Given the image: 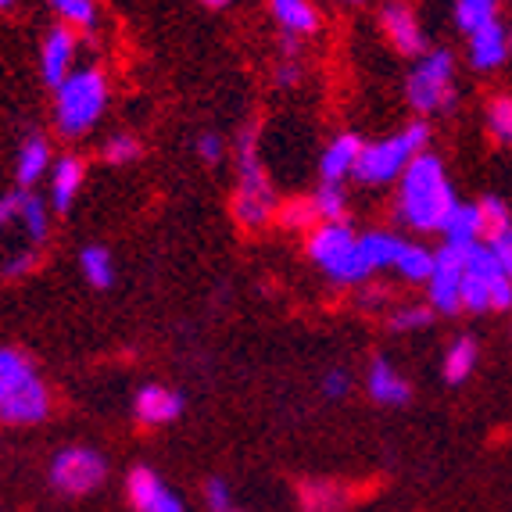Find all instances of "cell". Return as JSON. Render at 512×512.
Returning <instances> with one entry per match:
<instances>
[{
	"label": "cell",
	"mask_w": 512,
	"mask_h": 512,
	"mask_svg": "<svg viewBox=\"0 0 512 512\" xmlns=\"http://www.w3.org/2000/svg\"><path fill=\"white\" fill-rule=\"evenodd\" d=\"M79 187H83V162L79 158H58L54 165V176H51V201L58 212H69L72 201H76Z\"/></svg>",
	"instance_id": "cell-19"
},
{
	"label": "cell",
	"mask_w": 512,
	"mask_h": 512,
	"mask_svg": "<svg viewBox=\"0 0 512 512\" xmlns=\"http://www.w3.org/2000/svg\"><path fill=\"white\" fill-rule=\"evenodd\" d=\"M462 273H466V251L444 244L441 251H434V276H430V305L444 316L459 312L462 305Z\"/></svg>",
	"instance_id": "cell-10"
},
{
	"label": "cell",
	"mask_w": 512,
	"mask_h": 512,
	"mask_svg": "<svg viewBox=\"0 0 512 512\" xmlns=\"http://www.w3.org/2000/svg\"><path fill=\"white\" fill-rule=\"evenodd\" d=\"M51 412L47 384L36 376L33 362L15 348H0V419L15 427L43 423Z\"/></svg>",
	"instance_id": "cell-2"
},
{
	"label": "cell",
	"mask_w": 512,
	"mask_h": 512,
	"mask_svg": "<svg viewBox=\"0 0 512 512\" xmlns=\"http://www.w3.org/2000/svg\"><path fill=\"white\" fill-rule=\"evenodd\" d=\"M505 54H509V36H505V29L498 26V18L470 33V61H473V69H480V72L498 69V65L505 61Z\"/></svg>",
	"instance_id": "cell-16"
},
{
	"label": "cell",
	"mask_w": 512,
	"mask_h": 512,
	"mask_svg": "<svg viewBox=\"0 0 512 512\" xmlns=\"http://www.w3.org/2000/svg\"><path fill=\"white\" fill-rule=\"evenodd\" d=\"M133 412H137V419L147 423V427H165V423L183 416V394L169 391V387H162V384H147L137 391Z\"/></svg>",
	"instance_id": "cell-13"
},
{
	"label": "cell",
	"mask_w": 512,
	"mask_h": 512,
	"mask_svg": "<svg viewBox=\"0 0 512 512\" xmlns=\"http://www.w3.org/2000/svg\"><path fill=\"white\" fill-rule=\"evenodd\" d=\"M359 248H362V255H366L369 269H394V265H398V258H402L405 240L394 237V233L376 230V233L359 237Z\"/></svg>",
	"instance_id": "cell-21"
},
{
	"label": "cell",
	"mask_w": 512,
	"mask_h": 512,
	"mask_svg": "<svg viewBox=\"0 0 512 512\" xmlns=\"http://www.w3.org/2000/svg\"><path fill=\"white\" fill-rule=\"evenodd\" d=\"M423 326H430V308L423 305H409V308H398L391 316V330H423Z\"/></svg>",
	"instance_id": "cell-33"
},
{
	"label": "cell",
	"mask_w": 512,
	"mask_h": 512,
	"mask_svg": "<svg viewBox=\"0 0 512 512\" xmlns=\"http://www.w3.org/2000/svg\"><path fill=\"white\" fill-rule=\"evenodd\" d=\"M477 208H480V219H484L487 237H495V233H502L505 226H512V212H509V205H505L502 197H484Z\"/></svg>",
	"instance_id": "cell-30"
},
{
	"label": "cell",
	"mask_w": 512,
	"mask_h": 512,
	"mask_svg": "<svg viewBox=\"0 0 512 512\" xmlns=\"http://www.w3.org/2000/svg\"><path fill=\"white\" fill-rule=\"evenodd\" d=\"M380 22H384V33L391 36V43L402 54H427V36L419 29V18L409 4L391 0L384 8V15H380Z\"/></svg>",
	"instance_id": "cell-12"
},
{
	"label": "cell",
	"mask_w": 512,
	"mask_h": 512,
	"mask_svg": "<svg viewBox=\"0 0 512 512\" xmlns=\"http://www.w3.org/2000/svg\"><path fill=\"white\" fill-rule=\"evenodd\" d=\"M298 76H301L298 65H283V69L276 72V79H280V86H294V83H298Z\"/></svg>",
	"instance_id": "cell-41"
},
{
	"label": "cell",
	"mask_w": 512,
	"mask_h": 512,
	"mask_svg": "<svg viewBox=\"0 0 512 512\" xmlns=\"http://www.w3.org/2000/svg\"><path fill=\"white\" fill-rule=\"evenodd\" d=\"M36 269V251H18V255H11L8 262L0 265V273L8 276V280H22V276H29Z\"/></svg>",
	"instance_id": "cell-37"
},
{
	"label": "cell",
	"mask_w": 512,
	"mask_h": 512,
	"mask_svg": "<svg viewBox=\"0 0 512 512\" xmlns=\"http://www.w3.org/2000/svg\"><path fill=\"white\" fill-rule=\"evenodd\" d=\"M487 248L495 251L498 265H502L505 276L512 280V226H505V230L495 233V237H487Z\"/></svg>",
	"instance_id": "cell-36"
},
{
	"label": "cell",
	"mask_w": 512,
	"mask_h": 512,
	"mask_svg": "<svg viewBox=\"0 0 512 512\" xmlns=\"http://www.w3.org/2000/svg\"><path fill=\"white\" fill-rule=\"evenodd\" d=\"M126 491H129V502H133L137 512H183L180 495L169 491L165 480L154 470H147V466H137V470L129 473Z\"/></svg>",
	"instance_id": "cell-11"
},
{
	"label": "cell",
	"mask_w": 512,
	"mask_h": 512,
	"mask_svg": "<svg viewBox=\"0 0 512 512\" xmlns=\"http://www.w3.org/2000/svg\"><path fill=\"white\" fill-rule=\"evenodd\" d=\"M430 129L423 122H412L402 133L380 140V144H366L359 154V165H355V180L366 183V187H380V183L402 180V172L412 165L416 154H423V144H427Z\"/></svg>",
	"instance_id": "cell-4"
},
{
	"label": "cell",
	"mask_w": 512,
	"mask_h": 512,
	"mask_svg": "<svg viewBox=\"0 0 512 512\" xmlns=\"http://www.w3.org/2000/svg\"><path fill=\"white\" fill-rule=\"evenodd\" d=\"M455 190L444 176V165L437 154H416L412 165L402 172L398 190V219L419 233L444 230L448 215L455 212Z\"/></svg>",
	"instance_id": "cell-1"
},
{
	"label": "cell",
	"mask_w": 512,
	"mask_h": 512,
	"mask_svg": "<svg viewBox=\"0 0 512 512\" xmlns=\"http://www.w3.org/2000/svg\"><path fill=\"white\" fill-rule=\"evenodd\" d=\"M455 58L452 51H430L419 61L405 86V97L416 111H448L455 104V86H452Z\"/></svg>",
	"instance_id": "cell-8"
},
{
	"label": "cell",
	"mask_w": 512,
	"mask_h": 512,
	"mask_svg": "<svg viewBox=\"0 0 512 512\" xmlns=\"http://www.w3.org/2000/svg\"><path fill=\"white\" fill-rule=\"evenodd\" d=\"M316 205H312V197L308 201H294V205L283 208V226H291V230H305V226H316Z\"/></svg>",
	"instance_id": "cell-34"
},
{
	"label": "cell",
	"mask_w": 512,
	"mask_h": 512,
	"mask_svg": "<svg viewBox=\"0 0 512 512\" xmlns=\"http://www.w3.org/2000/svg\"><path fill=\"white\" fill-rule=\"evenodd\" d=\"M312 205H316V215L323 222H344V212H348L341 183H323L316 190V197H312Z\"/></svg>",
	"instance_id": "cell-28"
},
{
	"label": "cell",
	"mask_w": 512,
	"mask_h": 512,
	"mask_svg": "<svg viewBox=\"0 0 512 512\" xmlns=\"http://www.w3.org/2000/svg\"><path fill=\"white\" fill-rule=\"evenodd\" d=\"M222 151H226V140L219 137V133H205V137L197 140V154L205 158V162H222Z\"/></svg>",
	"instance_id": "cell-38"
},
{
	"label": "cell",
	"mask_w": 512,
	"mask_h": 512,
	"mask_svg": "<svg viewBox=\"0 0 512 512\" xmlns=\"http://www.w3.org/2000/svg\"><path fill=\"white\" fill-rule=\"evenodd\" d=\"M205 505H208L212 512H230V509H233L230 484H226V480H219V477L208 480V487H205Z\"/></svg>",
	"instance_id": "cell-35"
},
{
	"label": "cell",
	"mask_w": 512,
	"mask_h": 512,
	"mask_svg": "<svg viewBox=\"0 0 512 512\" xmlns=\"http://www.w3.org/2000/svg\"><path fill=\"white\" fill-rule=\"evenodd\" d=\"M473 369H477V341L473 337L452 341V348L444 355V380L448 384H462V380H470Z\"/></svg>",
	"instance_id": "cell-23"
},
{
	"label": "cell",
	"mask_w": 512,
	"mask_h": 512,
	"mask_svg": "<svg viewBox=\"0 0 512 512\" xmlns=\"http://www.w3.org/2000/svg\"><path fill=\"white\" fill-rule=\"evenodd\" d=\"M444 237L452 248H470L484 237V219H480V208L477 205H455V212L448 215L444 222Z\"/></svg>",
	"instance_id": "cell-20"
},
{
	"label": "cell",
	"mask_w": 512,
	"mask_h": 512,
	"mask_svg": "<svg viewBox=\"0 0 512 512\" xmlns=\"http://www.w3.org/2000/svg\"><path fill=\"white\" fill-rule=\"evenodd\" d=\"M47 169H51V147H47V140H43L40 133H33V137L22 144V151H18V183H22V187H33Z\"/></svg>",
	"instance_id": "cell-22"
},
{
	"label": "cell",
	"mask_w": 512,
	"mask_h": 512,
	"mask_svg": "<svg viewBox=\"0 0 512 512\" xmlns=\"http://www.w3.org/2000/svg\"><path fill=\"white\" fill-rule=\"evenodd\" d=\"M72 54H76V36L69 29H54L47 40H43V54H40V69L43 79L58 90L72 72Z\"/></svg>",
	"instance_id": "cell-14"
},
{
	"label": "cell",
	"mask_w": 512,
	"mask_h": 512,
	"mask_svg": "<svg viewBox=\"0 0 512 512\" xmlns=\"http://www.w3.org/2000/svg\"><path fill=\"white\" fill-rule=\"evenodd\" d=\"M18 222L26 226L29 240L47 237V205L33 194H18Z\"/></svg>",
	"instance_id": "cell-27"
},
{
	"label": "cell",
	"mask_w": 512,
	"mask_h": 512,
	"mask_svg": "<svg viewBox=\"0 0 512 512\" xmlns=\"http://www.w3.org/2000/svg\"><path fill=\"white\" fill-rule=\"evenodd\" d=\"M348 387H351V380H348V373H344V369H330V373L323 376V394H326V398H344V394H348Z\"/></svg>",
	"instance_id": "cell-39"
},
{
	"label": "cell",
	"mask_w": 512,
	"mask_h": 512,
	"mask_svg": "<svg viewBox=\"0 0 512 512\" xmlns=\"http://www.w3.org/2000/svg\"><path fill=\"white\" fill-rule=\"evenodd\" d=\"M348 4H362V0H348Z\"/></svg>",
	"instance_id": "cell-44"
},
{
	"label": "cell",
	"mask_w": 512,
	"mask_h": 512,
	"mask_svg": "<svg viewBox=\"0 0 512 512\" xmlns=\"http://www.w3.org/2000/svg\"><path fill=\"white\" fill-rule=\"evenodd\" d=\"M394 273H402L405 280H412V283L430 280V276H434V251L423 248V244H409V240H405L402 258H398V265H394Z\"/></svg>",
	"instance_id": "cell-25"
},
{
	"label": "cell",
	"mask_w": 512,
	"mask_h": 512,
	"mask_svg": "<svg viewBox=\"0 0 512 512\" xmlns=\"http://www.w3.org/2000/svg\"><path fill=\"white\" fill-rule=\"evenodd\" d=\"M140 158V140L137 137H111L104 144V162L111 165H126V162H137Z\"/></svg>",
	"instance_id": "cell-32"
},
{
	"label": "cell",
	"mask_w": 512,
	"mask_h": 512,
	"mask_svg": "<svg viewBox=\"0 0 512 512\" xmlns=\"http://www.w3.org/2000/svg\"><path fill=\"white\" fill-rule=\"evenodd\" d=\"M108 104V83L104 72L79 69L69 72V79L54 90V122L65 137H79L86 129H94Z\"/></svg>",
	"instance_id": "cell-3"
},
{
	"label": "cell",
	"mask_w": 512,
	"mask_h": 512,
	"mask_svg": "<svg viewBox=\"0 0 512 512\" xmlns=\"http://www.w3.org/2000/svg\"><path fill=\"white\" fill-rule=\"evenodd\" d=\"M201 4H208V8H226L230 0H201Z\"/></svg>",
	"instance_id": "cell-42"
},
{
	"label": "cell",
	"mask_w": 512,
	"mask_h": 512,
	"mask_svg": "<svg viewBox=\"0 0 512 512\" xmlns=\"http://www.w3.org/2000/svg\"><path fill=\"white\" fill-rule=\"evenodd\" d=\"M11 219H18V194L0 197V230H4Z\"/></svg>",
	"instance_id": "cell-40"
},
{
	"label": "cell",
	"mask_w": 512,
	"mask_h": 512,
	"mask_svg": "<svg viewBox=\"0 0 512 512\" xmlns=\"http://www.w3.org/2000/svg\"><path fill=\"white\" fill-rule=\"evenodd\" d=\"M362 147L366 144H362V137H355V133H341V137L333 140L323 151V162H319L323 183H344V176H351L355 165H359Z\"/></svg>",
	"instance_id": "cell-17"
},
{
	"label": "cell",
	"mask_w": 512,
	"mask_h": 512,
	"mask_svg": "<svg viewBox=\"0 0 512 512\" xmlns=\"http://www.w3.org/2000/svg\"><path fill=\"white\" fill-rule=\"evenodd\" d=\"M466 251V273H462V305L470 312H487V308H512V280L498 265L495 251L487 244H470Z\"/></svg>",
	"instance_id": "cell-6"
},
{
	"label": "cell",
	"mask_w": 512,
	"mask_h": 512,
	"mask_svg": "<svg viewBox=\"0 0 512 512\" xmlns=\"http://www.w3.org/2000/svg\"><path fill=\"white\" fill-rule=\"evenodd\" d=\"M11 4H15V0H0V8H11Z\"/></svg>",
	"instance_id": "cell-43"
},
{
	"label": "cell",
	"mask_w": 512,
	"mask_h": 512,
	"mask_svg": "<svg viewBox=\"0 0 512 512\" xmlns=\"http://www.w3.org/2000/svg\"><path fill=\"white\" fill-rule=\"evenodd\" d=\"M308 258L330 276L333 283H362L369 269L366 255L359 248V237L344 222H326L308 237Z\"/></svg>",
	"instance_id": "cell-5"
},
{
	"label": "cell",
	"mask_w": 512,
	"mask_h": 512,
	"mask_svg": "<svg viewBox=\"0 0 512 512\" xmlns=\"http://www.w3.org/2000/svg\"><path fill=\"white\" fill-rule=\"evenodd\" d=\"M487 122L502 144H512V97H495L487 108Z\"/></svg>",
	"instance_id": "cell-31"
},
{
	"label": "cell",
	"mask_w": 512,
	"mask_h": 512,
	"mask_svg": "<svg viewBox=\"0 0 512 512\" xmlns=\"http://www.w3.org/2000/svg\"><path fill=\"white\" fill-rule=\"evenodd\" d=\"M108 477V462L94 448H65L51 462V484L61 495H90Z\"/></svg>",
	"instance_id": "cell-9"
},
{
	"label": "cell",
	"mask_w": 512,
	"mask_h": 512,
	"mask_svg": "<svg viewBox=\"0 0 512 512\" xmlns=\"http://www.w3.org/2000/svg\"><path fill=\"white\" fill-rule=\"evenodd\" d=\"M269 8L287 36H312L319 29V11L308 0H269Z\"/></svg>",
	"instance_id": "cell-18"
},
{
	"label": "cell",
	"mask_w": 512,
	"mask_h": 512,
	"mask_svg": "<svg viewBox=\"0 0 512 512\" xmlns=\"http://www.w3.org/2000/svg\"><path fill=\"white\" fill-rule=\"evenodd\" d=\"M79 269H83L86 283H94L97 291H104V287L115 283V262H111V255L101 244H90V248L79 251Z\"/></svg>",
	"instance_id": "cell-24"
},
{
	"label": "cell",
	"mask_w": 512,
	"mask_h": 512,
	"mask_svg": "<svg viewBox=\"0 0 512 512\" xmlns=\"http://www.w3.org/2000/svg\"><path fill=\"white\" fill-rule=\"evenodd\" d=\"M366 387H369V398L380 405H405L409 402V380H405L398 369L391 366L387 359H373L369 366V376H366Z\"/></svg>",
	"instance_id": "cell-15"
},
{
	"label": "cell",
	"mask_w": 512,
	"mask_h": 512,
	"mask_svg": "<svg viewBox=\"0 0 512 512\" xmlns=\"http://www.w3.org/2000/svg\"><path fill=\"white\" fill-rule=\"evenodd\" d=\"M54 11H58L65 22L72 26H83V29H94L97 22V4L94 0H47Z\"/></svg>",
	"instance_id": "cell-29"
},
{
	"label": "cell",
	"mask_w": 512,
	"mask_h": 512,
	"mask_svg": "<svg viewBox=\"0 0 512 512\" xmlns=\"http://www.w3.org/2000/svg\"><path fill=\"white\" fill-rule=\"evenodd\" d=\"M495 8L498 0H455V22H459V29L473 33V29L495 22Z\"/></svg>",
	"instance_id": "cell-26"
},
{
	"label": "cell",
	"mask_w": 512,
	"mask_h": 512,
	"mask_svg": "<svg viewBox=\"0 0 512 512\" xmlns=\"http://www.w3.org/2000/svg\"><path fill=\"white\" fill-rule=\"evenodd\" d=\"M230 512H237V509H230Z\"/></svg>",
	"instance_id": "cell-45"
},
{
	"label": "cell",
	"mask_w": 512,
	"mask_h": 512,
	"mask_svg": "<svg viewBox=\"0 0 512 512\" xmlns=\"http://www.w3.org/2000/svg\"><path fill=\"white\" fill-rule=\"evenodd\" d=\"M258 133L255 129H244L237 137V169H240V187H237V205H233V212H237V219L244 222V226H265V219L273 215L276 208V194L273 187H269V180H265L262 172V162H258Z\"/></svg>",
	"instance_id": "cell-7"
}]
</instances>
